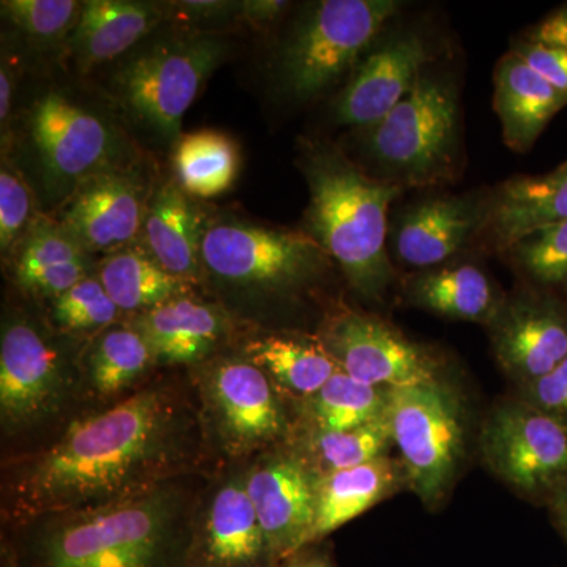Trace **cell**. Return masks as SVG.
Listing matches in <instances>:
<instances>
[{
  "mask_svg": "<svg viewBox=\"0 0 567 567\" xmlns=\"http://www.w3.org/2000/svg\"><path fill=\"white\" fill-rule=\"evenodd\" d=\"M486 218V196L429 197L401 213L393 227L399 262L427 270L457 259L480 237Z\"/></svg>",
  "mask_w": 567,
  "mask_h": 567,
  "instance_id": "2e32d148",
  "label": "cell"
},
{
  "mask_svg": "<svg viewBox=\"0 0 567 567\" xmlns=\"http://www.w3.org/2000/svg\"><path fill=\"white\" fill-rule=\"evenodd\" d=\"M286 9L287 2L281 0H248L240 2L238 17L254 25H265L274 22Z\"/></svg>",
  "mask_w": 567,
  "mask_h": 567,
  "instance_id": "b9f144b4",
  "label": "cell"
},
{
  "mask_svg": "<svg viewBox=\"0 0 567 567\" xmlns=\"http://www.w3.org/2000/svg\"><path fill=\"white\" fill-rule=\"evenodd\" d=\"M484 464L522 498L548 506L567 488V427L522 401L495 405L481 425Z\"/></svg>",
  "mask_w": 567,
  "mask_h": 567,
  "instance_id": "9c48e42d",
  "label": "cell"
},
{
  "mask_svg": "<svg viewBox=\"0 0 567 567\" xmlns=\"http://www.w3.org/2000/svg\"><path fill=\"white\" fill-rule=\"evenodd\" d=\"M319 475L305 458L278 456L257 466L246 491L275 565L308 546L315 525Z\"/></svg>",
  "mask_w": 567,
  "mask_h": 567,
  "instance_id": "5bb4252c",
  "label": "cell"
},
{
  "mask_svg": "<svg viewBox=\"0 0 567 567\" xmlns=\"http://www.w3.org/2000/svg\"><path fill=\"white\" fill-rule=\"evenodd\" d=\"M319 339L346 374L369 386L398 390L443 377L435 353L377 316L344 309Z\"/></svg>",
  "mask_w": 567,
  "mask_h": 567,
  "instance_id": "8fae6325",
  "label": "cell"
},
{
  "mask_svg": "<svg viewBox=\"0 0 567 567\" xmlns=\"http://www.w3.org/2000/svg\"><path fill=\"white\" fill-rule=\"evenodd\" d=\"M174 10L185 14L188 20H216V18H226L230 13H237L240 9V2H174L171 3Z\"/></svg>",
  "mask_w": 567,
  "mask_h": 567,
  "instance_id": "60d3db41",
  "label": "cell"
},
{
  "mask_svg": "<svg viewBox=\"0 0 567 567\" xmlns=\"http://www.w3.org/2000/svg\"><path fill=\"white\" fill-rule=\"evenodd\" d=\"M547 509L550 513L551 522L567 544V488L547 506Z\"/></svg>",
  "mask_w": 567,
  "mask_h": 567,
  "instance_id": "f6af8a7d",
  "label": "cell"
},
{
  "mask_svg": "<svg viewBox=\"0 0 567 567\" xmlns=\"http://www.w3.org/2000/svg\"><path fill=\"white\" fill-rule=\"evenodd\" d=\"M251 363L271 377L278 385L300 398L315 395L339 371L320 339L271 334L248 346Z\"/></svg>",
  "mask_w": 567,
  "mask_h": 567,
  "instance_id": "f1b7e54d",
  "label": "cell"
},
{
  "mask_svg": "<svg viewBox=\"0 0 567 567\" xmlns=\"http://www.w3.org/2000/svg\"><path fill=\"white\" fill-rule=\"evenodd\" d=\"M274 567H282V563H281V565H276V566H274Z\"/></svg>",
  "mask_w": 567,
  "mask_h": 567,
  "instance_id": "bcb514c9",
  "label": "cell"
},
{
  "mask_svg": "<svg viewBox=\"0 0 567 567\" xmlns=\"http://www.w3.org/2000/svg\"><path fill=\"white\" fill-rule=\"evenodd\" d=\"M213 398L234 445L251 447L278 439L286 417L267 374L254 363L230 361L216 369Z\"/></svg>",
  "mask_w": 567,
  "mask_h": 567,
  "instance_id": "7402d4cb",
  "label": "cell"
},
{
  "mask_svg": "<svg viewBox=\"0 0 567 567\" xmlns=\"http://www.w3.org/2000/svg\"><path fill=\"white\" fill-rule=\"evenodd\" d=\"M133 328L155 360L182 364L210 353L221 339L224 322L218 309L182 297L137 316Z\"/></svg>",
  "mask_w": 567,
  "mask_h": 567,
  "instance_id": "4316f807",
  "label": "cell"
},
{
  "mask_svg": "<svg viewBox=\"0 0 567 567\" xmlns=\"http://www.w3.org/2000/svg\"><path fill=\"white\" fill-rule=\"evenodd\" d=\"M226 54L227 43L218 37L159 41L123 63L112 89L137 121L163 140L178 141L186 111Z\"/></svg>",
  "mask_w": 567,
  "mask_h": 567,
  "instance_id": "52a82bcc",
  "label": "cell"
},
{
  "mask_svg": "<svg viewBox=\"0 0 567 567\" xmlns=\"http://www.w3.org/2000/svg\"><path fill=\"white\" fill-rule=\"evenodd\" d=\"M398 9L394 0H323L311 6L281 54L286 91L298 100L328 91Z\"/></svg>",
  "mask_w": 567,
  "mask_h": 567,
  "instance_id": "ba28073f",
  "label": "cell"
},
{
  "mask_svg": "<svg viewBox=\"0 0 567 567\" xmlns=\"http://www.w3.org/2000/svg\"><path fill=\"white\" fill-rule=\"evenodd\" d=\"M152 193L132 166L107 171L70 193L58 221L89 254H112L142 233Z\"/></svg>",
  "mask_w": 567,
  "mask_h": 567,
  "instance_id": "4fadbf2b",
  "label": "cell"
},
{
  "mask_svg": "<svg viewBox=\"0 0 567 567\" xmlns=\"http://www.w3.org/2000/svg\"><path fill=\"white\" fill-rule=\"evenodd\" d=\"M159 3L136 0L82 2L78 24L69 37L71 58L82 74L132 50L164 20Z\"/></svg>",
  "mask_w": 567,
  "mask_h": 567,
  "instance_id": "cb8c5ba5",
  "label": "cell"
},
{
  "mask_svg": "<svg viewBox=\"0 0 567 567\" xmlns=\"http://www.w3.org/2000/svg\"><path fill=\"white\" fill-rule=\"evenodd\" d=\"M298 166L309 189L303 233L338 264L358 297L382 303L398 279L386 249L388 213L402 186L372 177L327 142H306Z\"/></svg>",
  "mask_w": 567,
  "mask_h": 567,
  "instance_id": "7a4b0ae2",
  "label": "cell"
},
{
  "mask_svg": "<svg viewBox=\"0 0 567 567\" xmlns=\"http://www.w3.org/2000/svg\"><path fill=\"white\" fill-rule=\"evenodd\" d=\"M516 398L567 427V358L550 374L528 385L517 386Z\"/></svg>",
  "mask_w": 567,
  "mask_h": 567,
  "instance_id": "74e56055",
  "label": "cell"
},
{
  "mask_svg": "<svg viewBox=\"0 0 567 567\" xmlns=\"http://www.w3.org/2000/svg\"><path fill=\"white\" fill-rule=\"evenodd\" d=\"M32 212L31 188L20 173L3 163L0 171V248L3 254L14 251L28 234L35 221Z\"/></svg>",
  "mask_w": 567,
  "mask_h": 567,
  "instance_id": "8d00e7d4",
  "label": "cell"
},
{
  "mask_svg": "<svg viewBox=\"0 0 567 567\" xmlns=\"http://www.w3.org/2000/svg\"><path fill=\"white\" fill-rule=\"evenodd\" d=\"M121 309L99 278L82 279L54 300V319L70 331L96 330L114 322Z\"/></svg>",
  "mask_w": 567,
  "mask_h": 567,
  "instance_id": "d590c367",
  "label": "cell"
},
{
  "mask_svg": "<svg viewBox=\"0 0 567 567\" xmlns=\"http://www.w3.org/2000/svg\"><path fill=\"white\" fill-rule=\"evenodd\" d=\"M237 145L227 134L196 132L177 141L174 166L177 185L189 197L212 199L234 185L238 174Z\"/></svg>",
  "mask_w": 567,
  "mask_h": 567,
  "instance_id": "f546056e",
  "label": "cell"
},
{
  "mask_svg": "<svg viewBox=\"0 0 567 567\" xmlns=\"http://www.w3.org/2000/svg\"><path fill=\"white\" fill-rule=\"evenodd\" d=\"M494 87L503 141L514 152H528L551 118L567 106V93L539 76L513 51L496 63Z\"/></svg>",
  "mask_w": 567,
  "mask_h": 567,
  "instance_id": "44dd1931",
  "label": "cell"
},
{
  "mask_svg": "<svg viewBox=\"0 0 567 567\" xmlns=\"http://www.w3.org/2000/svg\"><path fill=\"white\" fill-rule=\"evenodd\" d=\"M567 219V162L543 175H517L486 196L480 237L503 254L543 227Z\"/></svg>",
  "mask_w": 567,
  "mask_h": 567,
  "instance_id": "ac0fdd59",
  "label": "cell"
},
{
  "mask_svg": "<svg viewBox=\"0 0 567 567\" xmlns=\"http://www.w3.org/2000/svg\"><path fill=\"white\" fill-rule=\"evenodd\" d=\"M496 363L516 386L550 374L567 358V303L524 286L487 324Z\"/></svg>",
  "mask_w": 567,
  "mask_h": 567,
  "instance_id": "7c38bea8",
  "label": "cell"
},
{
  "mask_svg": "<svg viewBox=\"0 0 567 567\" xmlns=\"http://www.w3.org/2000/svg\"><path fill=\"white\" fill-rule=\"evenodd\" d=\"M13 71L9 63L2 61L0 69V125H2V137L6 141L10 128L11 104H13Z\"/></svg>",
  "mask_w": 567,
  "mask_h": 567,
  "instance_id": "7bdbcfd3",
  "label": "cell"
},
{
  "mask_svg": "<svg viewBox=\"0 0 567 567\" xmlns=\"http://www.w3.org/2000/svg\"><path fill=\"white\" fill-rule=\"evenodd\" d=\"M402 487H406L404 465L390 456L319 476L316 518L308 546L320 543Z\"/></svg>",
  "mask_w": 567,
  "mask_h": 567,
  "instance_id": "d4e9b609",
  "label": "cell"
},
{
  "mask_svg": "<svg viewBox=\"0 0 567 567\" xmlns=\"http://www.w3.org/2000/svg\"><path fill=\"white\" fill-rule=\"evenodd\" d=\"M96 278L121 311L141 315L185 297L188 290V284L167 274L145 249L132 245L107 254Z\"/></svg>",
  "mask_w": 567,
  "mask_h": 567,
  "instance_id": "83f0119b",
  "label": "cell"
},
{
  "mask_svg": "<svg viewBox=\"0 0 567 567\" xmlns=\"http://www.w3.org/2000/svg\"><path fill=\"white\" fill-rule=\"evenodd\" d=\"M391 390L358 382L342 369L308 401L312 432L358 427L386 415Z\"/></svg>",
  "mask_w": 567,
  "mask_h": 567,
  "instance_id": "4dcf8cb0",
  "label": "cell"
},
{
  "mask_svg": "<svg viewBox=\"0 0 567 567\" xmlns=\"http://www.w3.org/2000/svg\"><path fill=\"white\" fill-rule=\"evenodd\" d=\"M522 61L527 62L539 76L550 82L558 91L567 93V50L566 48L548 47L537 41L522 40L514 43Z\"/></svg>",
  "mask_w": 567,
  "mask_h": 567,
  "instance_id": "f35d334b",
  "label": "cell"
},
{
  "mask_svg": "<svg viewBox=\"0 0 567 567\" xmlns=\"http://www.w3.org/2000/svg\"><path fill=\"white\" fill-rule=\"evenodd\" d=\"M502 256L525 286L567 303V219L528 234Z\"/></svg>",
  "mask_w": 567,
  "mask_h": 567,
  "instance_id": "1f68e13d",
  "label": "cell"
},
{
  "mask_svg": "<svg viewBox=\"0 0 567 567\" xmlns=\"http://www.w3.org/2000/svg\"><path fill=\"white\" fill-rule=\"evenodd\" d=\"M364 147L399 186L453 181L461 162V115L453 85L421 76L385 118L364 128Z\"/></svg>",
  "mask_w": 567,
  "mask_h": 567,
  "instance_id": "277c9868",
  "label": "cell"
},
{
  "mask_svg": "<svg viewBox=\"0 0 567 567\" xmlns=\"http://www.w3.org/2000/svg\"><path fill=\"white\" fill-rule=\"evenodd\" d=\"M394 446L388 413L371 423L336 432H312L311 450L319 476L353 468L383 456Z\"/></svg>",
  "mask_w": 567,
  "mask_h": 567,
  "instance_id": "d6a6232c",
  "label": "cell"
},
{
  "mask_svg": "<svg viewBox=\"0 0 567 567\" xmlns=\"http://www.w3.org/2000/svg\"><path fill=\"white\" fill-rule=\"evenodd\" d=\"M282 567H334V565L324 551L308 546L287 558Z\"/></svg>",
  "mask_w": 567,
  "mask_h": 567,
  "instance_id": "ee69618b",
  "label": "cell"
},
{
  "mask_svg": "<svg viewBox=\"0 0 567 567\" xmlns=\"http://www.w3.org/2000/svg\"><path fill=\"white\" fill-rule=\"evenodd\" d=\"M84 513L41 533L13 567L188 566L169 495L147 492Z\"/></svg>",
  "mask_w": 567,
  "mask_h": 567,
  "instance_id": "3957f363",
  "label": "cell"
},
{
  "mask_svg": "<svg viewBox=\"0 0 567 567\" xmlns=\"http://www.w3.org/2000/svg\"><path fill=\"white\" fill-rule=\"evenodd\" d=\"M82 3L76 0H7L2 13L28 39L54 43L70 37L80 20Z\"/></svg>",
  "mask_w": 567,
  "mask_h": 567,
  "instance_id": "e575fe53",
  "label": "cell"
},
{
  "mask_svg": "<svg viewBox=\"0 0 567 567\" xmlns=\"http://www.w3.org/2000/svg\"><path fill=\"white\" fill-rule=\"evenodd\" d=\"M322 246L303 230L279 229L244 219L207 224L203 271L223 286L248 292H298L328 270Z\"/></svg>",
  "mask_w": 567,
  "mask_h": 567,
  "instance_id": "5b68a950",
  "label": "cell"
},
{
  "mask_svg": "<svg viewBox=\"0 0 567 567\" xmlns=\"http://www.w3.org/2000/svg\"><path fill=\"white\" fill-rule=\"evenodd\" d=\"M431 61L424 41L415 33L395 37L372 51L333 104L339 125H375L415 89Z\"/></svg>",
  "mask_w": 567,
  "mask_h": 567,
  "instance_id": "9a60e30c",
  "label": "cell"
},
{
  "mask_svg": "<svg viewBox=\"0 0 567 567\" xmlns=\"http://www.w3.org/2000/svg\"><path fill=\"white\" fill-rule=\"evenodd\" d=\"M528 40L567 50V3L540 21L535 31L529 33Z\"/></svg>",
  "mask_w": 567,
  "mask_h": 567,
  "instance_id": "ab89813d",
  "label": "cell"
},
{
  "mask_svg": "<svg viewBox=\"0 0 567 567\" xmlns=\"http://www.w3.org/2000/svg\"><path fill=\"white\" fill-rule=\"evenodd\" d=\"M155 360L147 341L134 328L104 334L92 360L93 385L102 394L125 390Z\"/></svg>",
  "mask_w": 567,
  "mask_h": 567,
  "instance_id": "836d02e7",
  "label": "cell"
},
{
  "mask_svg": "<svg viewBox=\"0 0 567 567\" xmlns=\"http://www.w3.org/2000/svg\"><path fill=\"white\" fill-rule=\"evenodd\" d=\"M29 133L47 177L70 193L87 178L130 166L117 130L59 92L33 104Z\"/></svg>",
  "mask_w": 567,
  "mask_h": 567,
  "instance_id": "30bf717a",
  "label": "cell"
},
{
  "mask_svg": "<svg viewBox=\"0 0 567 567\" xmlns=\"http://www.w3.org/2000/svg\"><path fill=\"white\" fill-rule=\"evenodd\" d=\"M388 420L401 453L406 487L424 506H439L465 457V412L445 379L391 390Z\"/></svg>",
  "mask_w": 567,
  "mask_h": 567,
  "instance_id": "8992f818",
  "label": "cell"
},
{
  "mask_svg": "<svg viewBox=\"0 0 567 567\" xmlns=\"http://www.w3.org/2000/svg\"><path fill=\"white\" fill-rule=\"evenodd\" d=\"M402 289L413 308L484 327L506 300V293L480 265L458 259L406 276Z\"/></svg>",
  "mask_w": 567,
  "mask_h": 567,
  "instance_id": "ffe728a7",
  "label": "cell"
},
{
  "mask_svg": "<svg viewBox=\"0 0 567 567\" xmlns=\"http://www.w3.org/2000/svg\"><path fill=\"white\" fill-rule=\"evenodd\" d=\"M205 227L199 208L177 183H166L152 193L145 215V251L167 274L186 284L197 282L203 271Z\"/></svg>",
  "mask_w": 567,
  "mask_h": 567,
  "instance_id": "603a6c76",
  "label": "cell"
},
{
  "mask_svg": "<svg viewBox=\"0 0 567 567\" xmlns=\"http://www.w3.org/2000/svg\"><path fill=\"white\" fill-rule=\"evenodd\" d=\"M54 347L25 320L3 327L0 346V410L9 424H28L50 413L62 393Z\"/></svg>",
  "mask_w": 567,
  "mask_h": 567,
  "instance_id": "e0dca14e",
  "label": "cell"
},
{
  "mask_svg": "<svg viewBox=\"0 0 567 567\" xmlns=\"http://www.w3.org/2000/svg\"><path fill=\"white\" fill-rule=\"evenodd\" d=\"M18 286L40 297L58 298L89 278L91 254L58 219L35 218L14 249Z\"/></svg>",
  "mask_w": 567,
  "mask_h": 567,
  "instance_id": "484cf974",
  "label": "cell"
},
{
  "mask_svg": "<svg viewBox=\"0 0 567 567\" xmlns=\"http://www.w3.org/2000/svg\"><path fill=\"white\" fill-rule=\"evenodd\" d=\"M173 412L158 391H142L100 415L70 425L22 473L18 514L99 507L140 495L171 456Z\"/></svg>",
  "mask_w": 567,
  "mask_h": 567,
  "instance_id": "6da1fadb",
  "label": "cell"
},
{
  "mask_svg": "<svg viewBox=\"0 0 567 567\" xmlns=\"http://www.w3.org/2000/svg\"><path fill=\"white\" fill-rule=\"evenodd\" d=\"M270 548L245 484L224 486L213 499L203 535L186 567H274Z\"/></svg>",
  "mask_w": 567,
  "mask_h": 567,
  "instance_id": "d6986e66",
  "label": "cell"
}]
</instances>
